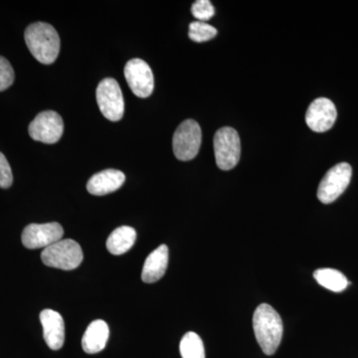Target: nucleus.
I'll return each mask as SVG.
<instances>
[{
  "label": "nucleus",
  "instance_id": "obj_13",
  "mask_svg": "<svg viewBox=\"0 0 358 358\" xmlns=\"http://www.w3.org/2000/svg\"><path fill=\"white\" fill-rule=\"evenodd\" d=\"M126 180V176L117 169H106L94 174L87 183V189L91 194L102 196L120 189Z\"/></svg>",
  "mask_w": 358,
  "mask_h": 358
},
{
  "label": "nucleus",
  "instance_id": "obj_3",
  "mask_svg": "<svg viewBox=\"0 0 358 358\" xmlns=\"http://www.w3.org/2000/svg\"><path fill=\"white\" fill-rule=\"evenodd\" d=\"M83 257L81 246L72 239L60 240L45 248L41 254L45 265L64 271L79 267Z\"/></svg>",
  "mask_w": 358,
  "mask_h": 358
},
{
  "label": "nucleus",
  "instance_id": "obj_14",
  "mask_svg": "<svg viewBox=\"0 0 358 358\" xmlns=\"http://www.w3.org/2000/svg\"><path fill=\"white\" fill-rule=\"evenodd\" d=\"M169 265V248L160 245L148 256L141 272V280L147 284L159 281L166 274Z\"/></svg>",
  "mask_w": 358,
  "mask_h": 358
},
{
  "label": "nucleus",
  "instance_id": "obj_9",
  "mask_svg": "<svg viewBox=\"0 0 358 358\" xmlns=\"http://www.w3.org/2000/svg\"><path fill=\"white\" fill-rule=\"evenodd\" d=\"M124 77L131 92L138 98H148L155 88V78L150 65L141 59H131L124 67Z\"/></svg>",
  "mask_w": 358,
  "mask_h": 358
},
{
  "label": "nucleus",
  "instance_id": "obj_15",
  "mask_svg": "<svg viewBox=\"0 0 358 358\" xmlns=\"http://www.w3.org/2000/svg\"><path fill=\"white\" fill-rule=\"evenodd\" d=\"M110 336V329L107 322L102 320L92 322L85 331L82 338V348L89 355L102 352L107 345Z\"/></svg>",
  "mask_w": 358,
  "mask_h": 358
},
{
  "label": "nucleus",
  "instance_id": "obj_12",
  "mask_svg": "<svg viewBox=\"0 0 358 358\" xmlns=\"http://www.w3.org/2000/svg\"><path fill=\"white\" fill-rule=\"evenodd\" d=\"M40 320L46 345L51 350H60L65 341V324L62 315L56 310L47 308L40 313Z\"/></svg>",
  "mask_w": 358,
  "mask_h": 358
},
{
  "label": "nucleus",
  "instance_id": "obj_8",
  "mask_svg": "<svg viewBox=\"0 0 358 358\" xmlns=\"http://www.w3.org/2000/svg\"><path fill=\"white\" fill-rule=\"evenodd\" d=\"M33 140L44 143H55L64 131V122L58 113L45 110L36 115L28 128Z\"/></svg>",
  "mask_w": 358,
  "mask_h": 358
},
{
  "label": "nucleus",
  "instance_id": "obj_17",
  "mask_svg": "<svg viewBox=\"0 0 358 358\" xmlns=\"http://www.w3.org/2000/svg\"><path fill=\"white\" fill-rule=\"evenodd\" d=\"M313 278L320 286L336 293L345 291L348 286L345 275L334 268H319L313 273Z\"/></svg>",
  "mask_w": 358,
  "mask_h": 358
},
{
  "label": "nucleus",
  "instance_id": "obj_7",
  "mask_svg": "<svg viewBox=\"0 0 358 358\" xmlns=\"http://www.w3.org/2000/svg\"><path fill=\"white\" fill-rule=\"evenodd\" d=\"M96 103L101 113L112 122L122 119L124 113V101L119 83L113 78H106L96 88Z\"/></svg>",
  "mask_w": 358,
  "mask_h": 358
},
{
  "label": "nucleus",
  "instance_id": "obj_21",
  "mask_svg": "<svg viewBox=\"0 0 358 358\" xmlns=\"http://www.w3.org/2000/svg\"><path fill=\"white\" fill-rule=\"evenodd\" d=\"M14 82V71L7 59L0 56V92L8 89Z\"/></svg>",
  "mask_w": 358,
  "mask_h": 358
},
{
  "label": "nucleus",
  "instance_id": "obj_5",
  "mask_svg": "<svg viewBox=\"0 0 358 358\" xmlns=\"http://www.w3.org/2000/svg\"><path fill=\"white\" fill-rule=\"evenodd\" d=\"M352 176V166L346 162H341L331 167L320 181L317 199L324 204L333 203L345 192Z\"/></svg>",
  "mask_w": 358,
  "mask_h": 358
},
{
  "label": "nucleus",
  "instance_id": "obj_2",
  "mask_svg": "<svg viewBox=\"0 0 358 358\" xmlns=\"http://www.w3.org/2000/svg\"><path fill=\"white\" fill-rule=\"evenodd\" d=\"M24 38L33 57L42 64L55 62L60 52V38L53 26L35 22L25 30Z\"/></svg>",
  "mask_w": 358,
  "mask_h": 358
},
{
  "label": "nucleus",
  "instance_id": "obj_10",
  "mask_svg": "<svg viewBox=\"0 0 358 358\" xmlns=\"http://www.w3.org/2000/svg\"><path fill=\"white\" fill-rule=\"evenodd\" d=\"M64 230L57 222L29 224L22 232V244L28 249L47 248L62 240Z\"/></svg>",
  "mask_w": 358,
  "mask_h": 358
},
{
  "label": "nucleus",
  "instance_id": "obj_16",
  "mask_svg": "<svg viewBox=\"0 0 358 358\" xmlns=\"http://www.w3.org/2000/svg\"><path fill=\"white\" fill-rule=\"evenodd\" d=\"M136 240V232L133 227L121 226L110 233L107 240V249L113 255H122L129 251Z\"/></svg>",
  "mask_w": 358,
  "mask_h": 358
},
{
  "label": "nucleus",
  "instance_id": "obj_1",
  "mask_svg": "<svg viewBox=\"0 0 358 358\" xmlns=\"http://www.w3.org/2000/svg\"><path fill=\"white\" fill-rule=\"evenodd\" d=\"M253 329L263 352L267 355H274L281 345L284 331L281 315L268 303H262L254 313Z\"/></svg>",
  "mask_w": 358,
  "mask_h": 358
},
{
  "label": "nucleus",
  "instance_id": "obj_22",
  "mask_svg": "<svg viewBox=\"0 0 358 358\" xmlns=\"http://www.w3.org/2000/svg\"><path fill=\"white\" fill-rule=\"evenodd\" d=\"M13 182V171L6 155L0 152V188H9Z\"/></svg>",
  "mask_w": 358,
  "mask_h": 358
},
{
  "label": "nucleus",
  "instance_id": "obj_19",
  "mask_svg": "<svg viewBox=\"0 0 358 358\" xmlns=\"http://www.w3.org/2000/svg\"><path fill=\"white\" fill-rule=\"evenodd\" d=\"M189 38L197 43L209 41L217 35V29L213 26L201 21H194L189 25Z\"/></svg>",
  "mask_w": 358,
  "mask_h": 358
},
{
  "label": "nucleus",
  "instance_id": "obj_18",
  "mask_svg": "<svg viewBox=\"0 0 358 358\" xmlns=\"http://www.w3.org/2000/svg\"><path fill=\"white\" fill-rule=\"evenodd\" d=\"M179 350L182 358H205L203 341L193 331L186 334L181 339Z\"/></svg>",
  "mask_w": 358,
  "mask_h": 358
},
{
  "label": "nucleus",
  "instance_id": "obj_11",
  "mask_svg": "<svg viewBox=\"0 0 358 358\" xmlns=\"http://www.w3.org/2000/svg\"><path fill=\"white\" fill-rule=\"evenodd\" d=\"M338 117V110L331 100L327 98L315 99L307 110L306 122L315 133H324L333 128Z\"/></svg>",
  "mask_w": 358,
  "mask_h": 358
},
{
  "label": "nucleus",
  "instance_id": "obj_20",
  "mask_svg": "<svg viewBox=\"0 0 358 358\" xmlns=\"http://www.w3.org/2000/svg\"><path fill=\"white\" fill-rule=\"evenodd\" d=\"M192 13L197 20L206 22L215 14V9L209 0H197L192 4Z\"/></svg>",
  "mask_w": 358,
  "mask_h": 358
},
{
  "label": "nucleus",
  "instance_id": "obj_4",
  "mask_svg": "<svg viewBox=\"0 0 358 358\" xmlns=\"http://www.w3.org/2000/svg\"><path fill=\"white\" fill-rule=\"evenodd\" d=\"M213 145L219 169L222 171L234 169L241 155V143L236 129L230 127L219 129L214 136Z\"/></svg>",
  "mask_w": 358,
  "mask_h": 358
},
{
  "label": "nucleus",
  "instance_id": "obj_6",
  "mask_svg": "<svg viewBox=\"0 0 358 358\" xmlns=\"http://www.w3.org/2000/svg\"><path fill=\"white\" fill-rule=\"evenodd\" d=\"M202 133L194 120H186L179 124L173 134V148L176 159L187 162L199 154L201 145Z\"/></svg>",
  "mask_w": 358,
  "mask_h": 358
}]
</instances>
